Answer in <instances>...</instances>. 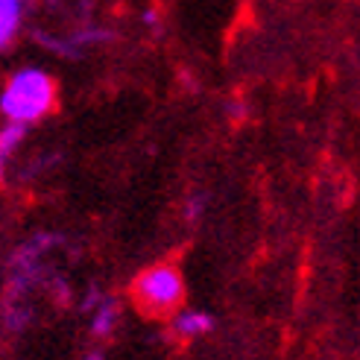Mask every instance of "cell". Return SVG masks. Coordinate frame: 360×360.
<instances>
[{"label":"cell","instance_id":"6da1fadb","mask_svg":"<svg viewBox=\"0 0 360 360\" xmlns=\"http://www.w3.org/2000/svg\"><path fill=\"white\" fill-rule=\"evenodd\" d=\"M56 105V82L44 70L24 68L9 77L4 94H0V112L9 117V123H35Z\"/></svg>","mask_w":360,"mask_h":360},{"label":"cell","instance_id":"7a4b0ae2","mask_svg":"<svg viewBox=\"0 0 360 360\" xmlns=\"http://www.w3.org/2000/svg\"><path fill=\"white\" fill-rule=\"evenodd\" d=\"M132 302L143 316L167 319L185 304V281L173 264H155L132 281Z\"/></svg>","mask_w":360,"mask_h":360},{"label":"cell","instance_id":"3957f363","mask_svg":"<svg viewBox=\"0 0 360 360\" xmlns=\"http://www.w3.org/2000/svg\"><path fill=\"white\" fill-rule=\"evenodd\" d=\"M170 326L179 337H202L214 328V319L205 311H179Z\"/></svg>","mask_w":360,"mask_h":360},{"label":"cell","instance_id":"277c9868","mask_svg":"<svg viewBox=\"0 0 360 360\" xmlns=\"http://www.w3.org/2000/svg\"><path fill=\"white\" fill-rule=\"evenodd\" d=\"M21 24V0H0V44H9Z\"/></svg>","mask_w":360,"mask_h":360},{"label":"cell","instance_id":"5b68a950","mask_svg":"<svg viewBox=\"0 0 360 360\" xmlns=\"http://www.w3.org/2000/svg\"><path fill=\"white\" fill-rule=\"evenodd\" d=\"M115 322H117V304H115V302H105L103 308L94 314L91 334H94V337H109V334L115 331Z\"/></svg>","mask_w":360,"mask_h":360},{"label":"cell","instance_id":"8992f818","mask_svg":"<svg viewBox=\"0 0 360 360\" xmlns=\"http://www.w3.org/2000/svg\"><path fill=\"white\" fill-rule=\"evenodd\" d=\"M24 135H27V123H9L6 129L0 132V153H4V158L24 141Z\"/></svg>","mask_w":360,"mask_h":360},{"label":"cell","instance_id":"52a82bcc","mask_svg":"<svg viewBox=\"0 0 360 360\" xmlns=\"http://www.w3.org/2000/svg\"><path fill=\"white\" fill-rule=\"evenodd\" d=\"M82 360H103V354H100V352H91V354L82 357Z\"/></svg>","mask_w":360,"mask_h":360}]
</instances>
